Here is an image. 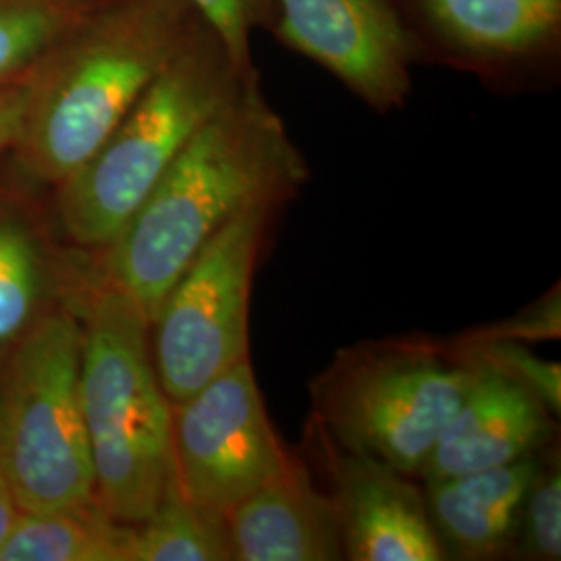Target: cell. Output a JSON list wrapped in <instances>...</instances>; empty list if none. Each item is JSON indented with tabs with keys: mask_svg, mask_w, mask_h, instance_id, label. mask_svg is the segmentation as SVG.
Returning <instances> with one entry per match:
<instances>
[{
	"mask_svg": "<svg viewBox=\"0 0 561 561\" xmlns=\"http://www.w3.org/2000/svg\"><path fill=\"white\" fill-rule=\"evenodd\" d=\"M310 175L285 121L254 76L187 141L111 241L104 279L152 324L187 264L225 222L266 196L294 201Z\"/></svg>",
	"mask_w": 561,
	"mask_h": 561,
	"instance_id": "1",
	"label": "cell"
},
{
	"mask_svg": "<svg viewBox=\"0 0 561 561\" xmlns=\"http://www.w3.org/2000/svg\"><path fill=\"white\" fill-rule=\"evenodd\" d=\"M201 23L190 0H108L34 71L13 144L23 169L60 185L92 159Z\"/></svg>",
	"mask_w": 561,
	"mask_h": 561,
	"instance_id": "2",
	"label": "cell"
},
{
	"mask_svg": "<svg viewBox=\"0 0 561 561\" xmlns=\"http://www.w3.org/2000/svg\"><path fill=\"white\" fill-rule=\"evenodd\" d=\"M81 405L96 500L123 524H140L175 477L173 405L150 350L138 301L104 279L81 327Z\"/></svg>",
	"mask_w": 561,
	"mask_h": 561,
	"instance_id": "3",
	"label": "cell"
},
{
	"mask_svg": "<svg viewBox=\"0 0 561 561\" xmlns=\"http://www.w3.org/2000/svg\"><path fill=\"white\" fill-rule=\"evenodd\" d=\"M254 76L201 20L92 159L57 185L69 238L85 248L115 240L187 141Z\"/></svg>",
	"mask_w": 561,
	"mask_h": 561,
	"instance_id": "4",
	"label": "cell"
},
{
	"mask_svg": "<svg viewBox=\"0 0 561 561\" xmlns=\"http://www.w3.org/2000/svg\"><path fill=\"white\" fill-rule=\"evenodd\" d=\"M451 343L403 337L341 350L310 382L314 424L350 451L421 474L470 385Z\"/></svg>",
	"mask_w": 561,
	"mask_h": 561,
	"instance_id": "5",
	"label": "cell"
},
{
	"mask_svg": "<svg viewBox=\"0 0 561 561\" xmlns=\"http://www.w3.org/2000/svg\"><path fill=\"white\" fill-rule=\"evenodd\" d=\"M80 375L73 314L46 317L21 341L0 400V472L21 512L96 500Z\"/></svg>",
	"mask_w": 561,
	"mask_h": 561,
	"instance_id": "6",
	"label": "cell"
},
{
	"mask_svg": "<svg viewBox=\"0 0 561 561\" xmlns=\"http://www.w3.org/2000/svg\"><path fill=\"white\" fill-rule=\"evenodd\" d=\"M289 198L266 196L233 215L187 264L150 327L152 362L171 403L250 358V298L266 233Z\"/></svg>",
	"mask_w": 561,
	"mask_h": 561,
	"instance_id": "7",
	"label": "cell"
},
{
	"mask_svg": "<svg viewBox=\"0 0 561 561\" xmlns=\"http://www.w3.org/2000/svg\"><path fill=\"white\" fill-rule=\"evenodd\" d=\"M414 65L522 90L553 80L561 0H391Z\"/></svg>",
	"mask_w": 561,
	"mask_h": 561,
	"instance_id": "8",
	"label": "cell"
},
{
	"mask_svg": "<svg viewBox=\"0 0 561 561\" xmlns=\"http://www.w3.org/2000/svg\"><path fill=\"white\" fill-rule=\"evenodd\" d=\"M171 405L178 486L222 520L289 456L266 414L250 358Z\"/></svg>",
	"mask_w": 561,
	"mask_h": 561,
	"instance_id": "9",
	"label": "cell"
},
{
	"mask_svg": "<svg viewBox=\"0 0 561 561\" xmlns=\"http://www.w3.org/2000/svg\"><path fill=\"white\" fill-rule=\"evenodd\" d=\"M266 32L312 60L368 108L405 106L414 59L391 0H268Z\"/></svg>",
	"mask_w": 561,
	"mask_h": 561,
	"instance_id": "10",
	"label": "cell"
},
{
	"mask_svg": "<svg viewBox=\"0 0 561 561\" xmlns=\"http://www.w3.org/2000/svg\"><path fill=\"white\" fill-rule=\"evenodd\" d=\"M312 437L331 482L329 495L340 522L343 560H447L424 491L408 474L341 447L317 424Z\"/></svg>",
	"mask_w": 561,
	"mask_h": 561,
	"instance_id": "11",
	"label": "cell"
},
{
	"mask_svg": "<svg viewBox=\"0 0 561 561\" xmlns=\"http://www.w3.org/2000/svg\"><path fill=\"white\" fill-rule=\"evenodd\" d=\"M468 364L470 385L424 461L422 481L505 466L553 443V414L541 401L502 373L479 362Z\"/></svg>",
	"mask_w": 561,
	"mask_h": 561,
	"instance_id": "12",
	"label": "cell"
},
{
	"mask_svg": "<svg viewBox=\"0 0 561 561\" xmlns=\"http://www.w3.org/2000/svg\"><path fill=\"white\" fill-rule=\"evenodd\" d=\"M225 533L233 561L343 560L333 500L291 449L275 474L225 514Z\"/></svg>",
	"mask_w": 561,
	"mask_h": 561,
	"instance_id": "13",
	"label": "cell"
},
{
	"mask_svg": "<svg viewBox=\"0 0 561 561\" xmlns=\"http://www.w3.org/2000/svg\"><path fill=\"white\" fill-rule=\"evenodd\" d=\"M539 454L505 466L424 481V500L447 560H495L510 553L522 500Z\"/></svg>",
	"mask_w": 561,
	"mask_h": 561,
	"instance_id": "14",
	"label": "cell"
},
{
	"mask_svg": "<svg viewBox=\"0 0 561 561\" xmlns=\"http://www.w3.org/2000/svg\"><path fill=\"white\" fill-rule=\"evenodd\" d=\"M0 561H131V524L99 500L46 512H20Z\"/></svg>",
	"mask_w": 561,
	"mask_h": 561,
	"instance_id": "15",
	"label": "cell"
},
{
	"mask_svg": "<svg viewBox=\"0 0 561 561\" xmlns=\"http://www.w3.org/2000/svg\"><path fill=\"white\" fill-rule=\"evenodd\" d=\"M225 520L190 502L173 477L159 505L131 526V561H231Z\"/></svg>",
	"mask_w": 561,
	"mask_h": 561,
	"instance_id": "16",
	"label": "cell"
},
{
	"mask_svg": "<svg viewBox=\"0 0 561 561\" xmlns=\"http://www.w3.org/2000/svg\"><path fill=\"white\" fill-rule=\"evenodd\" d=\"M108 0H0V85L32 73Z\"/></svg>",
	"mask_w": 561,
	"mask_h": 561,
	"instance_id": "17",
	"label": "cell"
},
{
	"mask_svg": "<svg viewBox=\"0 0 561 561\" xmlns=\"http://www.w3.org/2000/svg\"><path fill=\"white\" fill-rule=\"evenodd\" d=\"M42 289L38 243L20 219L0 217V350L30 327Z\"/></svg>",
	"mask_w": 561,
	"mask_h": 561,
	"instance_id": "18",
	"label": "cell"
},
{
	"mask_svg": "<svg viewBox=\"0 0 561 561\" xmlns=\"http://www.w3.org/2000/svg\"><path fill=\"white\" fill-rule=\"evenodd\" d=\"M507 556L528 561L561 558V466L560 449H553V443L539 451Z\"/></svg>",
	"mask_w": 561,
	"mask_h": 561,
	"instance_id": "19",
	"label": "cell"
},
{
	"mask_svg": "<svg viewBox=\"0 0 561 561\" xmlns=\"http://www.w3.org/2000/svg\"><path fill=\"white\" fill-rule=\"evenodd\" d=\"M451 347L461 360L479 362L502 373L510 381L518 382L553 416H560L561 370L558 362L542 360L526 343L518 341H451Z\"/></svg>",
	"mask_w": 561,
	"mask_h": 561,
	"instance_id": "20",
	"label": "cell"
},
{
	"mask_svg": "<svg viewBox=\"0 0 561 561\" xmlns=\"http://www.w3.org/2000/svg\"><path fill=\"white\" fill-rule=\"evenodd\" d=\"M190 4L219 36L238 67L243 71H254L252 34L254 30H266L268 25V0H190Z\"/></svg>",
	"mask_w": 561,
	"mask_h": 561,
	"instance_id": "21",
	"label": "cell"
},
{
	"mask_svg": "<svg viewBox=\"0 0 561 561\" xmlns=\"http://www.w3.org/2000/svg\"><path fill=\"white\" fill-rule=\"evenodd\" d=\"M561 333V300L560 287L545 294L541 300L530 304L516 317L507 321L495 322L489 327L474 329L466 337L456 341L479 343V341H551L560 340Z\"/></svg>",
	"mask_w": 561,
	"mask_h": 561,
	"instance_id": "22",
	"label": "cell"
},
{
	"mask_svg": "<svg viewBox=\"0 0 561 561\" xmlns=\"http://www.w3.org/2000/svg\"><path fill=\"white\" fill-rule=\"evenodd\" d=\"M34 71L13 83L0 85V150L13 148L20 138L25 113L32 101Z\"/></svg>",
	"mask_w": 561,
	"mask_h": 561,
	"instance_id": "23",
	"label": "cell"
},
{
	"mask_svg": "<svg viewBox=\"0 0 561 561\" xmlns=\"http://www.w3.org/2000/svg\"><path fill=\"white\" fill-rule=\"evenodd\" d=\"M20 512V505L15 502L9 484H7L2 472H0V547H2L4 539L9 537V533H11L13 524L18 520Z\"/></svg>",
	"mask_w": 561,
	"mask_h": 561,
	"instance_id": "24",
	"label": "cell"
}]
</instances>
